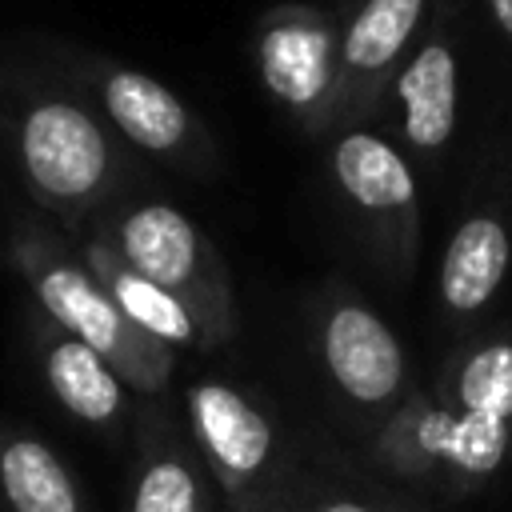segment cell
I'll list each match as a JSON object with an SVG mask.
<instances>
[{
  "mask_svg": "<svg viewBox=\"0 0 512 512\" xmlns=\"http://www.w3.org/2000/svg\"><path fill=\"white\" fill-rule=\"evenodd\" d=\"M0 512H92L60 448L12 416H0Z\"/></svg>",
  "mask_w": 512,
  "mask_h": 512,
  "instance_id": "cell-15",
  "label": "cell"
},
{
  "mask_svg": "<svg viewBox=\"0 0 512 512\" xmlns=\"http://www.w3.org/2000/svg\"><path fill=\"white\" fill-rule=\"evenodd\" d=\"M88 232L108 240V248L132 264L140 276L172 292L204 328L208 352L236 336V292L232 272L208 232L168 200L124 196Z\"/></svg>",
  "mask_w": 512,
  "mask_h": 512,
  "instance_id": "cell-5",
  "label": "cell"
},
{
  "mask_svg": "<svg viewBox=\"0 0 512 512\" xmlns=\"http://www.w3.org/2000/svg\"><path fill=\"white\" fill-rule=\"evenodd\" d=\"M184 428L220 492L224 512H284L292 496L288 456L268 408L232 380L184 388Z\"/></svg>",
  "mask_w": 512,
  "mask_h": 512,
  "instance_id": "cell-7",
  "label": "cell"
},
{
  "mask_svg": "<svg viewBox=\"0 0 512 512\" xmlns=\"http://www.w3.org/2000/svg\"><path fill=\"white\" fill-rule=\"evenodd\" d=\"M4 260L28 288L40 316L96 348L140 400H164L176 372V352L144 336L116 308L108 288L88 268L76 236L56 228L32 204H20L4 216Z\"/></svg>",
  "mask_w": 512,
  "mask_h": 512,
  "instance_id": "cell-3",
  "label": "cell"
},
{
  "mask_svg": "<svg viewBox=\"0 0 512 512\" xmlns=\"http://www.w3.org/2000/svg\"><path fill=\"white\" fill-rule=\"evenodd\" d=\"M436 0H360L340 24L336 120L332 132L376 124L384 92L412 44L420 40Z\"/></svg>",
  "mask_w": 512,
  "mask_h": 512,
  "instance_id": "cell-12",
  "label": "cell"
},
{
  "mask_svg": "<svg viewBox=\"0 0 512 512\" xmlns=\"http://www.w3.org/2000/svg\"><path fill=\"white\" fill-rule=\"evenodd\" d=\"M336 64L340 24L320 4L284 0L252 24V68L260 88L312 140L332 136Z\"/></svg>",
  "mask_w": 512,
  "mask_h": 512,
  "instance_id": "cell-9",
  "label": "cell"
},
{
  "mask_svg": "<svg viewBox=\"0 0 512 512\" xmlns=\"http://www.w3.org/2000/svg\"><path fill=\"white\" fill-rule=\"evenodd\" d=\"M284 512H420V508H412L392 492L348 484V488H320L312 496H296L288 500Z\"/></svg>",
  "mask_w": 512,
  "mask_h": 512,
  "instance_id": "cell-17",
  "label": "cell"
},
{
  "mask_svg": "<svg viewBox=\"0 0 512 512\" xmlns=\"http://www.w3.org/2000/svg\"><path fill=\"white\" fill-rule=\"evenodd\" d=\"M24 344L44 392L68 420L112 444L128 440L140 396L120 380V372L96 348L68 336L36 308L24 312Z\"/></svg>",
  "mask_w": 512,
  "mask_h": 512,
  "instance_id": "cell-13",
  "label": "cell"
},
{
  "mask_svg": "<svg viewBox=\"0 0 512 512\" xmlns=\"http://www.w3.org/2000/svg\"><path fill=\"white\" fill-rule=\"evenodd\" d=\"M80 252L88 260V268L96 272V280L108 288V296L116 300V308L152 340H160L172 352H208V336L200 328V320L160 284H152L148 276H140L132 264H124L108 240H100L96 232H84Z\"/></svg>",
  "mask_w": 512,
  "mask_h": 512,
  "instance_id": "cell-16",
  "label": "cell"
},
{
  "mask_svg": "<svg viewBox=\"0 0 512 512\" xmlns=\"http://www.w3.org/2000/svg\"><path fill=\"white\" fill-rule=\"evenodd\" d=\"M488 4V12H492V20H496V28H500V36L512 44V0H484Z\"/></svg>",
  "mask_w": 512,
  "mask_h": 512,
  "instance_id": "cell-18",
  "label": "cell"
},
{
  "mask_svg": "<svg viewBox=\"0 0 512 512\" xmlns=\"http://www.w3.org/2000/svg\"><path fill=\"white\" fill-rule=\"evenodd\" d=\"M328 172L348 228L388 284H408L420 264V184L412 160L376 124L328 136Z\"/></svg>",
  "mask_w": 512,
  "mask_h": 512,
  "instance_id": "cell-6",
  "label": "cell"
},
{
  "mask_svg": "<svg viewBox=\"0 0 512 512\" xmlns=\"http://www.w3.org/2000/svg\"><path fill=\"white\" fill-rule=\"evenodd\" d=\"M512 268V196L504 164L472 180L456 228L444 240L436 268V308L444 324L468 328L480 320Z\"/></svg>",
  "mask_w": 512,
  "mask_h": 512,
  "instance_id": "cell-10",
  "label": "cell"
},
{
  "mask_svg": "<svg viewBox=\"0 0 512 512\" xmlns=\"http://www.w3.org/2000/svg\"><path fill=\"white\" fill-rule=\"evenodd\" d=\"M508 464H512V460H508Z\"/></svg>",
  "mask_w": 512,
  "mask_h": 512,
  "instance_id": "cell-19",
  "label": "cell"
},
{
  "mask_svg": "<svg viewBox=\"0 0 512 512\" xmlns=\"http://www.w3.org/2000/svg\"><path fill=\"white\" fill-rule=\"evenodd\" d=\"M132 468L124 512H224L220 492L184 428L164 400H140L128 432Z\"/></svg>",
  "mask_w": 512,
  "mask_h": 512,
  "instance_id": "cell-14",
  "label": "cell"
},
{
  "mask_svg": "<svg viewBox=\"0 0 512 512\" xmlns=\"http://www.w3.org/2000/svg\"><path fill=\"white\" fill-rule=\"evenodd\" d=\"M28 44L96 108V116L132 156H148L192 180H204L220 168V144L212 128L164 80L76 40L28 36Z\"/></svg>",
  "mask_w": 512,
  "mask_h": 512,
  "instance_id": "cell-4",
  "label": "cell"
},
{
  "mask_svg": "<svg viewBox=\"0 0 512 512\" xmlns=\"http://www.w3.org/2000/svg\"><path fill=\"white\" fill-rule=\"evenodd\" d=\"M384 104L392 108V140H400L404 156L436 160L452 148L460 128V32L440 4L392 76Z\"/></svg>",
  "mask_w": 512,
  "mask_h": 512,
  "instance_id": "cell-11",
  "label": "cell"
},
{
  "mask_svg": "<svg viewBox=\"0 0 512 512\" xmlns=\"http://www.w3.org/2000/svg\"><path fill=\"white\" fill-rule=\"evenodd\" d=\"M372 464L412 488L468 496L512 460V336H464L432 384L376 424Z\"/></svg>",
  "mask_w": 512,
  "mask_h": 512,
  "instance_id": "cell-2",
  "label": "cell"
},
{
  "mask_svg": "<svg viewBox=\"0 0 512 512\" xmlns=\"http://www.w3.org/2000/svg\"><path fill=\"white\" fill-rule=\"evenodd\" d=\"M0 156L24 204L68 236H84L132 196L136 160L96 108L32 48L0 40Z\"/></svg>",
  "mask_w": 512,
  "mask_h": 512,
  "instance_id": "cell-1",
  "label": "cell"
},
{
  "mask_svg": "<svg viewBox=\"0 0 512 512\" xmlns=\"http://www.w3.org/2000/svg\"><path fill=\"white\" fill-rule=\"evenodd\" d=\"M308 340L332 392L368 420H388L412 384V364L392 324L344 280H328L308 304Z\"/></svg>",
  "mask_w": 512,
  "mask_h": 512,
  "instance_id": "cell-8",
  "label": "cell"
}]
</instances>
